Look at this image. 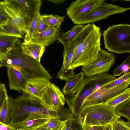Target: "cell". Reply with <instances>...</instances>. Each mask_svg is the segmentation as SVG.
<instances>
[{
  "label": "cell",
  "mask_w": 130,
  "mask_h": 130,
  "mask_svg": "<svg viewBox=\"0 0 130 130\" xmlns=\"http://www.w3.org/2000/svg\"><path fill=\"white\" fill-rule=\"evenodd\" d=\"M0 62V67L14 68L20 72L27 81L39 79L50 80L52 79L51 75L40 62L23 53L22 43L19 40Z\"/></svg>",
  "instance_id": "obj_1"
},
{
  "label": "cell",
  "mask_w": 130,
  "mask_h": 130,
  "mask_svg": "<svg viewBox=\"0 0 130 130\" xmlns=\"http://www.w3.org/2000/svg\"><path fill=\"white\" fill-rule=\"evenodd\" d=\"M10 117L8 124L15 128L31 115L39 114L48 118L58 119L57 111L48 109L40 99L24 93L13 98L9 97Z\"/></svg>",
  "instance_id": "obj_2"
},
{
  "label": "cell",
  "mask_w": 130,
  "mask_h": 130,
  "mask_svg": "<svg viewBox=\"0 0 130 130\" xmlns=\"http://www.w3.org/2000/svg\"><path fill=\"white\" fill-rule=\"evenodd\" d=\"M117 78L108 73L87 76L73 94L67 95L65 101L75 117L78 119L86 99L104 85Z\"/></svg>",
  "instance_id": "obj_3"
},
{
  "label": "cell",
  "mask_w": 130,
  "mask_h": 130,
  "mask_svg": "<svg viewBox=\"0 0 130 130\" xmlns=\"http://www.w3.org/2000/svg\"><path fill=\"white\" fill-rule=\"evenodd\" d=\"M115 109L105 102L87 105L82 109L77 119L83 130L92 126L113 124L121 117L116 113Z\"/></svg>",
  "instance_id": "obj_4"
},
{
  "label": "cell",
  "mask_w": 130,
  "mask_h": 130,
  "mask_svg": "<svg viewBox=\"0 0 130 130\" xmlns=\"http://www.w3.org/2000/svg\"><path fill=\"white\" fill-rule=\"evenodd\" d=\"M102 35L100 28L92 24L89 32L76 49L71 64L73 69L86 64L96 57L101 50Z\"/></svg>",
  "instance_id": "obj_5"
},
{
  "label": "cell",
  "mask_w": 130,
  "mask_h": 130,
  "mask_svg": "<svg viewBox=\"0 0 130 130\" xmlns=\"http://www.w3.org/2000/svg\"><path fill=\"white\" fill-rule=\"evenodd\" d=\"M105 48L117 54L130 53V25L120 24L109 27L103 34Z\"/></svg>",
  "instance_id": "obj_6"
},
{
  "label": "cell",
  "mask_w": 130,
  "mask_h": 130,
  "mask_svg": "<svg viewBox=\"0 0 130 130\" xmlns=\"http://www.w3.org/2000/svg\"><path fill=\"white\" fill-rule=\"evenodd\" d=\"M129 10H130V7L124 8L104 2L95 9L71 20L76 25H83L105 19L112 15L122 13Z\"/></svg>",
  "instance_id": "obj_7"
},
{
  "label": "cell",
  "mask_w": 130,
  "mask_h": 130,
  "mask_svg": "<svg viewBox=\"0 0 130 130\" xmlns=\"http://www.w3.org/2000/svg\"><path fill=\"white\" fill-rule=\"evenodd\" d=\"M113 54L101 49L96 57L82 66V72L86 77L107 73L116 61Z\"/></svg>",
  "instance_id": "obj_8"
},
{
  "label": "cell",
  "mask_w": 130,
  "mask_h": 130,
  "mask_svg": "<svg viewBox=\"0 0 130 130\" xmlns=\"http://www.w3.org/2000/svg\"><path fill=\"white\" fill-rule=\"evenodd\" d=\"M47 108L58 110L64 105L65 98L59 87L54 84H50L40 99Z\"/></svg>",
  "instance_id": "obj_9"
},
{
  "label": "cell",
  "mask_w": 130,
  "mask_h": 130,
  "mask_svg": "<svg viewBox=\"0 0 130 130\" xmlns=\"http://www.w3.org/2000/svg\"><path fill=\"white\" fill-rule=\"evenodd\" d=\"M104 0H77L72 2L66 9L67 15L71 19L92 11L100 6Z\"/></svg>",
  "instance_id": "obj_10"
},
{
  "label": "cell",
  "mask_w": 130,
  "mask_h": 130,
  "mask_svg": "<svg viewBox=\"0 0 130 130\" xmlns=\"http://www.w3.org/2000/svg\"><path fill=\"white\" fill-rule=\"evenodd\" d=\"M130 85V79L121 84L106 90L92 98H88L85 101L82 108L84 107L102 102L113 98L126 90Z\"/></svg>",
  "instance_id": "obj_11"
},
{
  "label": "cell",
  "mask_w": 130,
  "mask_h": 130,
  "mask_svg": "<svg viewBox=\"0 0 130 130\" xmlns=\"http://www.w3.org/2000/svg\"><path fill=\"white\" fill-rule=\"evenodd\" d=\"M3 2L5 10L9 17L11 23L19 30L23 36L25 35L27 26L24 19L10 0H4Z\"/></svg>",
  "instance_id": "obj_12"
},
{
  "label": "cell",
  "mask_w": 130,
  "mask_h": 130,
  "mask_svg": "<svg viewBox=\"0 0 130 130\" xmlns=\"http://www.w3.org/2000/svg\"><path fill=\"white\" fill-rule=\"evenodd\" d=\"M25 20L27 28L34 16L39 0H10Z\"/></svg>",
  "instance_id": "obj_13"
},
{
  "label": "cell",
  "mask_w": 130,
  "mask_h": 130,
  "mask_svg": "<svg viewBox=\"0 0 130 130\" xmlns=\"http://www.w3.org/2000/svg\"><path fill=\"white\" fill-rule=\"evenodd\" d=\"M61 31L60 27L48 26L38 36L31 39L26 42L43 45L46 47L57 40Z\"/></svg>",
  "instance_id": "obj_14"
},
{
  "label": "cell",
  "mask_w": 130,
  "mask_h": 130,
  "mask_svg": "<svg viewBox=\"0 0 130 130\" xmlns=\"http://www.w3.org/2000/svg\"><path fill=\"white\" fill-rule=\"evenodd\" d=\"M7 74L10 89L25 93L28 81L22 74L11 68H7Z\"/></svg>",
  "instance_id": "obj_15"
},
{
  "label": "cell",
  "mask_w": 130,
  "mask_h": 130,
  "mask_svg": "<svg viewBox=\"0 0 130 130\" xmlns=\"http://www.w3.org/2000/svg\"><path fill=\"white\" fill-rule=\"evenodd\" d=\"M9 97L8 96L5 84L0 85V122L8 124L10 112Z\"/></svg>",
  "instance_id": "obj_16"
},
{
  "label": "cell",
  "mask_w": 130,
  "mask_h": 130,
  "mask_svg": "<svg viewBox=\"0 0 130 130\" xmlns=\"http://www.w3.org/2000/svg\"><path fill=\"white\" fill-rule=\"evenodd\" d=\"M50 80L39 79L28 81L26 86V93L40 99L43 93L51 83Z\"/></svg>",
  "instance_id": "obj_17"
},
{
  "label": "cell",
  "mask_w": 130,
  "mask_h": 130,
  "mask_svg": "<svg viewBox=\"0 0 130 130\" xmlns=\"http://www.w3.org/2000/svg\"><path fill=\"white\" fill-rule=\"evenodd\" d=\"M45 47L43 45L27 42L22 43L23 53L40 63L41 57L45 51Z\"/></svg>",
  "instance_id": "obj_18"
},
{
  "label": "cell",
  "mask_w": 130,
  "mask_h": 130,
  "mask_svg": "<svg viewBox=\"0 0 130 130\" xmlns=\"http://www.w3.org/2000/svg\"><path fill=\"white\" fill-rule=\"evenodd\" d=\"M84 26L82 25H76L67 32L61 31L57 39L58 42L63 45L64 48H66L83 30Z\"/></svg>",
  "instance_id": "obj_19"
},
{
  "label": "cell",
  "mask_w": 130,
  "mask_h": 130,
  "mask_svg": "<svg viewBox=\"0 0 130 130\" xmlns=\"http://www.w3.org/2000/svg\"><path fill=\"white\" fill-rule=\"evenodd\" d=\"M49 119L41 115L34 114L28 117L15 128L18 130H20L37 127L46 123Z\"/></svg>",
  "instance_id": "obj_20"
},
{
  "label": "cell",
  "mask_w": 130,
  "mask_h": 130,
  "mask_svg": "<svg viewBox=\"0 0 130 130\" xmlns=\"http://www.w3.org/2000/svg\"><path fill=\"white\" fill-rule=\"evenodd\" d=\"M18 40L17 37L0 35V61L12 49Z\"/></svg>",
  "instance_id": "obj_21"
},
{
  "label": "cell",
  "mask_w": 130,
  "mask_h": 130,
  "mask_svg": "<svg viewBox=\"0 0 130 130\" xmlns=\"http://www.w3.org/2000/svg\"><path fill=\"white\" fill-rule=\"evenodd\" d=\"M84 74L81 72L66 81L62 90L63 94L67 95L74 94L84 79Z\"/></svg>",
  "instance_id": "obj_22"
},
{
  "label": "cell",
  "mask_w": 130,
  "mask_h": 130,
  "mask_svg": "<svg viewBox=\"0 0 130 130\" xmlns=\"http://www.w3.org/2000/svg\"><path fill=\"white\" fill-rule=\"evenodd\" d=\"M41 4L42 1L39 0L34 16L28 27L27 32L25 35L24 42L28 41L31 37L38 23L41 15L40 11Z\"/></svg>",
  "instance_id": "obj_23"
},
{
  "label": "cell",
  "mask_w": 130,
  "mask_h": 130,
  "mask_svg": "<svg viewBox=\"0 0 130 130\" xmlns=\"http://www.w3.org/2000/svg\"><path fill=\"white\" fill-rule=\"evenodd\" d=\"M130 98V88L105 102L107 105L115 108Z\"/></svg>",
  "instance_id": "obj_24"
},
{
  "label": "cell",
  "mask_w": 130,
  "mask_h": 130,
  "mask_svg": "<svg viewBox=\"0 0 130 130\" xmlns=\"http://www.w3.org/2000/svg\"><path fill=\"white\" fill-rule=\"evenodd\" d=\"M65 16H60L53 14L41 15V18L43 23L48 26H55L60 27L64 21Z\"/></svg>",
  "instance_id": "obj_25"
},
{
  "label": "cell",
  "mask_w": 130,
  "mask_h": 130,
  "mask_svg": "<svg viewBox=\"0 0 130 130\" xmlns=\"http://www.w3.org/2000/svg\"><path fill=\"white\" fill-rule=\"evenodd\" d=\"M0 35L22 38L23 35L19 30L10 22L6 25L0 26Z\"/></svg>",
  "instance_id": "obj_26"
},
{
  "label": "cell",
  "mask_w": 130,
  "mask_h": 130,
  "mask_svg": "<svg viewBox=\"0 0 130 130\" xmlns=\"http://www.w3.org/2000/svg\"><path fill=\"white\" fill-rule=\"evenodd\" d=\"M115 111L118 115L130 121V98L118 106Z\"/></svg>",
  "instance_id": "obj_27"
},
{
  "label": "cell",
  "mask_w": 130,
  "mask_h": 130,
  "mask_svg": "<svg viewBox=\"0 0 130 130\" xmlns=\"http://www.w3.org/2000/svg\"><path fill=\"white\" fill-rule=\"evenodd\" d=\"M66 121H62L56 118L48 119L46 124L50 130H63Z\"/></svg>",
  "instance_id": "obj_28"
},
{
  "label": "cell",
  "mask_w": 130,
  "mask_h": 130,
  "mask_svg": "<svg viewBox=\"0 0 130 130\" xmlns=\"http://www.w3.org/2000/svg\"><path fill=\"white\" fill-rule=\"evenodd\" d=\"M130 69V55L113 71V75L119 76L122 73H126Z\"/></svg>",
  "instance_id": "obj_29"
},
{
  "label": "cell",
  "mask_w": 130,
  "mask_h": 130,
  "mask_svg": "<svg viewBox=\"0 0 130 130\" xmlns=\"http://www.w3.org/2000/svg\"><path fill=\"white\" fill-rule=\"evenodd\" d=\"M130 79V72L124 74L122 76L104 85L102 88L107 89L118 86Z\"/></svg>",
  "instance_id": "obj_30"
},
{
  "label": "cell",
  "mask_w": 130,
  "mask_h": 130,
  "mask_svg": "<svg viewBox=\"0 0 130 130\" xmlns=\"http://www.w3.org/2000/svg\"><path fill=\"white\" fill-rule=\"evenodd\" d=\"M63 130H83L78 120L75 118L67 120Z\"/></svg>",
  "instance_id": "obj_31"
},
{
  "label": "cell",
  "mask_w": 130,
  "mask_h": 130,
  "mask_svg": "<svg viewBox=\"0 0 130 130\" xmlns=\"http://www.w3.org/2000/svg\"><path fill=\"white\" fill-rule=\"evenodd\" d=\"M57 111L58 119L60 120L66 121L69 119L75 117L69 109L63 106L60 107Z\"/></svg>",
  "instance_id": "obj_32"
},
{
  "label": "cell",
  "mask_w": 130,
  "mask_h": 130,
  "mask_svg": "<svg viewBox=\"0 0 130 130\" xmlns=\"http://www.w3.org/2000/svg\"><path fill=\"white\" fill-rule=\"evenodd\" d=\"M9 20V17L5 10L3 1H1L0 2V26L6 25Z\"/></svg>",
  "instance_id": "obj_33"
},
{
  "label": "cell",
  "mask_w": 130,
  "mask_h": 130,
  "mask_svg": "<svg viewBox=\"0 0 130 130\" xmlns=\"http://www.w3.org/2000/svg\"><path fill=\"white\" fill-rule=\"evenodd\" d=\"M48 26L43 23L40 17L33 34L28 41L30 39L35 38L38 36L45 30Z\"/></svg>",
  "instance_id": "obj_34"
},
{
  "label": "cell",
  "mask_w": 130,
  "mask_h": 130,
  "mask_svg": "<svg viewBox=\"0 0 130 130\" xmlns=\"http://www.w3.org/2000/svg\"><path fill=\"white\" fill-rule=\"evenodd\" d=\"M113 130H130V127L121 119H119L113 124Z\"/></svg>",
  "instance_id": "obj_35"
},
{
  "label": "cell",
  "mask_w": 130,
  "mask_h": 130,
  "mask_svg": "<svg viewBox=\"0 0 130 130\" xmlns=\"http://www.w3.org/2000/svg\"><path fill=\"white\" fill-rule=\"evenodd\" d=\"M0 130H18L8 124L0 122Z\"/></svg>",
  "instance_id": "obj_36"
},
{
  "label": "cell",
  "mask_w": 130,
  "mask_h": 130,
  "mask_svg": "<svg viewBox=\"0 0 130 130\" xmlns=\"http://www.w3.org/2000/svg\"><path fill=\"white\" fill-rule=\"evenodd\" d=\"M18 130H50L47 127L46 123L42 125L27 129Z\"/></svg>",
  "instance_id": "obj_37"
},
{
  "label": "cell",
  "mask_w": 130,
  "mask_h": 130,
  "mask_svg": "<svg viewBox=\"0 0 130 130\" xmlns=\"http://www.w3.org/2000/svg\"><path fill=\"white\" fill-rule=\"evenodd\" d=\"M105 125L92 126L87 130H105Z\"/></svg>",
  "instance_id": "obj_38"
},
{
  "label": "cell",
  "mask_w": 130,
  "mask_h": 130,
  "mask_svg": "<svg viewBox=\"0 0 130 130\" xmlns=\"http://www.w3.org/2000/svg\"><path fill=\"white\" fill-rule=\"evenodd\" d=\"M46 1L51 2L56 5L62 3L66 1V0H46Z\"/></svg>",
  "instance_id": "obj_39"
},
{
  "label": "cell",
  "mask_w": 130,
  "mask_h": 130,
  "mask_svg": "<svg viewBox=\"0 0 130 130\" xmlns=\"http://www.w3.org/2000/svg\"><path fill=\"white\" fill-rule=\"evenodd\" d=\"M112 124H108L105 125V130H113Z\"/></svg>",
  "instance_id": "obj_40"
},
{
  "label": "cell",
  "mask_w": 130,
  "mask_h": 130,
  "mask_svg": "<svg viewBox=\"0 0 130 130\" xmlns=\"http://www.w3.org/2000/svg\"><path fill=\"white\" fill-rule=\"evenodd\" d=\"M126 124L130 127V121H128L125 122Z\"/></svg>",
  "instance_id": "obj_41"
}]
</instances>
